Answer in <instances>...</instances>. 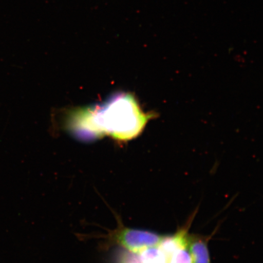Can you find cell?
Here are the masks:
<instances>
[{
  "instance_id": "obj_1",
  "label": "cell",
  "mask_w": 263,
  "mask_h": 263,
  "mask_svg": "<svg viewBox=\"0 0 263 263\" xmlns=\"http://www.w3.org/2000/svg\"><path fill=\"white\" fill-rule=\"evenodd\" d=\"M106 107L100 111L98 119L104 120L103 130L117 139L128 140L137 137L151 117L141 110L130 95L117 97Z\"/></svg>"
},
{
  "instance_id": "obj_2",
  "label": "cell",
  "mask_w": 263,
  "mask_h": 263,
  "mask_svg": "<svg viewBox=\"0 0 263 263\" xmlns=\"http://www.w3.org/2000/svg\"><path fill=\"white\" fill-rule=\"evenodd\" d=\"M118 227L104 238L106 245H118L128 251L139 254L144 250L159 246L166 236L146 230L125 227L118 219Z\"/></svg>"
},
{
  "instance_id": "obj_5",
  "label": "cell",
  "mask_w": 263,
  "mask_h": 263,
  "mask_svg": "<svg viewBox=\"0 0 263 263\" xmlns=\"http://www.w3.org/2000/svg\"><path fill=\"white\" fill-rule=\"evenodd\" d=\"M166 258L168 263H192L189 247L176 250Z\"/></svg>"
},
{
  "instance_id": "obj_6",
  "label": "cell",
  "mask_w": 263,
  "mask_h": 263,
  "mask_svg": "<svg viewBox=\"0 0 263 263\" xmlns=\"http://www.w3.org/2000/svg\"><path fill=\"white\" fill-rule=\"evenodd\" d=\"M117 263H142L140 256L135 253L120 251L115 256Z\"/></svg>"
},
{
  "instance_id": "obj_4",
  "label": "cell",
  "mask_w": 263,
  "mask_h": 263,
  "mask_svg": "<svg viewBox=\"0 0 263 263\" xmlns=\"http://www.w3.org/2000/svg\"><path fill=\"white\" fill-rule=\"evenodd\" d=\"M139 255L142 263H168L159 246L144 250Z\"/></svg>"
},
{
  "instance_id": "obj_3",
  "label": "cell",
  "mask_w": 263,
  "mask_h": 263,
  "mask_svg": "<svg viewBox=\"0 0 263 263\" xmlns=\"http://www.w3.org/2000/svg\"><path fill=\"white\" fill-rule=\"evenodd\" d=\"M209 238L199 235L189 236V250L192 263H212L208 248Z\"/></svg>"
}]
</instances>
